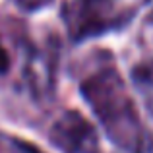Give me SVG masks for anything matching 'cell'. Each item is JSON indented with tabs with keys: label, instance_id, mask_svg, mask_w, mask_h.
Returning a JSON list of instances; mask_svg holds the SVG:
<instances>
[{
	"label": "cell",
	"instance_id": "6da1fadb",
	"mask_svg": "<svg viewBox=\"0 0 153 153\" xmlns=\"http://www.w3.org/2000/svg\"><path fill=\"white\" fill-rule=\"evenodd\" d=\"M79 91L116 146L130 153L142 151V120L114 64H103L99 70L89 74L79 83Z\"/></svg>",
	"mask_w": 153,
	"mask_h": 153
},
{
	"label": "cell",
	"instance_id": "277c9868",
	"mask_svg": "<svg viewBox=\"0 0 153 153\" xmlns=\"http://www.w3.org/2000/svg\"><path fill=\"white\" fill-rule=\"evenodd\" d=\"M16 4H18L19 8H23L25 12H37L41 10V8L49 6L52 0H14Z\"/></svg>",
	"mask_w": 153,
	"mask_h": 153
},
{
	"label": "cell",
	"instance_id": "5b68a950",
	"mask_svg": "<svg viewBox=\"0 0 153 153\" xmlns=\"http://www.w3.org/2000/svg\"><path fill=\"white\" fill-rule=\"evenodd\" d=\"M8 70H10V56H8L6 49L0 43V74H6Z\"/></svg>",
	"mask_w": 153,
	"mask_h": 153
},
{
	"label": "cell",
	"instance_id": "7a4b0ae2",
	"mask_svg": "<svg viewBox=\"0 0 153 153\" xmlns=\"http://www.w3.org/2000/svg\"><path fill=\"white\" fill-rule=\"evenodd\" d=\"M136 16V6L126 0H70L64 22L72 41H85L126 27Z\"/></svg>",
	"mask_w": 153,
	"mask_h": 153
},
{
	"label": "cell",
	"instance_id": "3957f363",
	"mask_svg": "<svg viewBox=\"0 0 153 153\" xmlns=\"http://www.w3.org/2000/svg\"><path fill=\"white\" fill-rule=\"evenodd\" d=\"M49 140L64 153H99L93 124L78 111H66L49 130Z\"/></svg>",
	"mask_w": 153,
	"mask_h": 153
}]
</instances>
